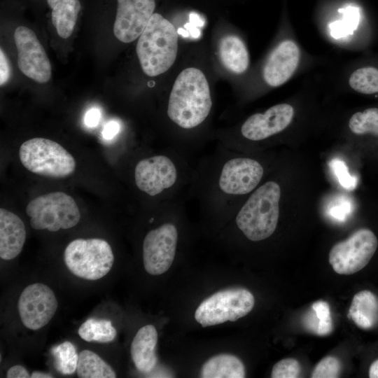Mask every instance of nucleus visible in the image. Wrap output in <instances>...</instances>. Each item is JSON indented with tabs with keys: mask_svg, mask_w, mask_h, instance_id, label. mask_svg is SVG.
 Listing matches in <instances>:
<instances>
[{
	"mask_svg": "<svg viewBox=\"0 0 378 378\" xmlns=\"http://www.w3.org/2000/svg\"><path fill=\"white\" fill-rule=\"evenodd\" d=\"M338 12L342 15L341 20L329 24L330 36L335 39L353 34L360 20V13L357 7L349 6L340 8Z\"/></svg>",
	"mask_w": 378,
	"mask_h": 378,
	"instance_id": "obj_27",
	"label": "nucleus"
},
{
	"mask_svg": "<svg viewBox=\"0 0 378 378\" xmlns=\"http://www.w3.org/2000/svg\"><path fill=\"white\" fill-rule=\"evenodd\" d=\"M136 54L145 74L156 76L167 71L176 60L178 35L175 27L155 13L139 36Z\"/></svg>",
	"mask_w": 378,
	"mask_h": 378,
	"instance_id": "obj_2",
	"label": "nucleus"
},
{
	"mask_svg": "<svg viewBox=\"0 0 378 378\" xmlns=\"http://www.w3.org/2000/svg\"><path fill=\"white\" fill-rule=\"evenodd\" d=\"M10 67L8 60L2 48L0 50V85L2 86L8 80Z\"/></svg>",
	"mask_w": 378,
	"mask_h": 378,
	"instance_id": "obj_33",
	"label": "nucleus"
},
{
	"mask_svg": "<svg viewBox=\"0 0 378 378\" xmlns=\"http://www.w3.org/2000/svg\"><path fill=\"white\" fill-rule=\"evenodd\" d=\"M120 125L116 121H110L104 127L102 135L105 139H113L119 132Z\"/></svg>",
	"mask_w": 378,
	"mask_h": 378,
	"instance_id": "obj_36",
	"label": "nucleus"
},
{
	"mask_svg": "<svg viewBox=\"0 0 378 378\" xmlns=\"http://www.w3.org/2000/svg\"><path fill=\"white\" fill-rule=\"evenodd\" d=\"M264 174L262 166L248 158H232L223 166L218 185L227 195H246L256 188Z\"/></svg>",
	"mask_w": 378,
	"mask_h": 378,
	"instance_id": "obj_12",
	"label": "nucleus"
},
{
	"mask_svg": "<svg viewBox=\"0 0 378 378\" xmlns=\"http://www.w3.org/2000/svg\"><path fill=\"white\" fill-rule=\"evenodd\" d=\"M26 213L34 229L50 232L73 227L80 219L75 200L63 192H52L34 198L27 204Z\"/></svg>",
	"mask_w": 378,
	"mask_h": 378,
	"instance_id": "obj_6",
	"label": "nucleus"
},
{
	"mask_svg": "<svg viewBox=\"0 0 378 378\" xmlns=\"http://www.w3.org/2000/svg\"><path fill=\"white\" fill-rule=\"evenodd\" d=\"M6 377L8 378H29L31 374L22 365H16L9 368L7 371Z\"/></svg>",
	"mask_w": 378,
	"mask_h": 378,
	"instance_id": "obj_34",
	"label": "nucleus"
},
{
	"mask_svg": "<svg viewBox=\"0 0 378 378\" xmlns=\"http://www.w3.org/2000/svg\"><path fill=\"white\" fill-rule=\"evenodd\" d=\"M79 336L86 342L107 343L116 337V330L108 320L89 318L78 329Z\"/></svg>",
	"mask_w": 378,
	"mask_h": 378,
	"instance_id": "obj_24",
	"label": "nucleus"
},
{
	"mask_svg": "<svg viewBox=\"0 0 378 378\" xmlns=\"http://www.w3.org/2000/svg\"><path fill=\"white\" fill-rule=\"evenodd\" d=\"M369 377L378 378V359L375 360L370 366Z\"/></svg>",
	"mask_w": 378,
	"mask_h": 378,
	"instance_id": "obj_37",
	"label": "nucleus"
},
{
	"mask_svg": "<svg viewBox=\"0 0 378 378\" xmlns=\"http://www.w3.org/2000/svg\"><path fill=\"white\" fill-rule=\"evenodd\" d=\"M158 332L153 325L141 328L135 335L130 347L132 359L136 369L142 372L152 371L158 362L155 347Z\"/></svg>",
	"mask_w": 378,
	"mask_h": 378,
	"instance_id": "obj_18",
	"label": "nucleus"
},
{
	"mask_svg": "<svg viewBox=\"0 0 378 378\" xmlns=\"http://www.w3.org/2000/svg\"><path fill=\"white\" fill-rule=\"evenodd\" d=\"M19 157L27 169L40 176L64 178L76 169L72 155L48 139L33 138L24 141L20 148Z\"/></svg>",
	"mask_w": 378,
	"mask_h": 378,
	"instance_id": "obj_4",
	"label": "nucleus"
},
{
	"mask_svg": "<svg viewBox=\"0 0 378 378\" xmlns=\"http://www.w3.org/2000/svg\"><path fill=\"white\" fill-rule=\"evenodd\" d=\"M349 127L357 135L378 136V108H369L355 113L349 119Z\"/></svg>",
	"mask_w": 378,
	"mask_h": 378,
	"instance_id": "obj_29",
	"label": "nucleus"
},
{
	"mask_svg": "<svg viewBox=\"0 0 378 378\" xmlns=\"http://www.w3.org/2000/svg\"><path fill=\"white\" fill-rule=\"evenodd\" d=\"M100 118V111L95 108H91L85 114V123L90 127H95L98 125Z\"/></svg>",
	"mask_w": 378,
	"mask_h": 378,
	"instance_id": "obj_35",
	"label": "nucleus"
},
{
	"mask_svg": "<svg viewBox=\"0 0 378 378\" xmlns=\"http://www.w3.org/2000/svg\"><path fill=\"white\" fill-rule=\"evenodd\" d=\"M377 246V238L372 230L359 229L332 247L329 252V262L339 274H354L368 264Z\"/></svg>",
	"mask_w": 378,
	"mask_h": 378,
	"instance_id": "obj_8",
	"label": "nucleus"
},
{
	"mask_svg": "<svg viewBox=\"0 0 378 378\" xmlns=\"http://www.w3.org/2000/svg\"><path fill=\"white\" fill-rule=\"evenodd\" d=\"M350 87L365 94L378 93V69L365 66L355 70L349 77Z\"/></svg>",
	"mask_w": 378,
	"mask_h": 378,
	"instance_id": "obj_28",
	"label": "nucleus"
},
{
	"mask_svg": "<svg viewBox=\"0 0 378 378\" xmlns=\"http://www.w3.org/2000/svg\"><path fill=\"white\" fill-rule=\"evenodd\" d=\"M26 239L23 221L13 212L0 209V257L12 260L22 251Z\"/></svg>",
	"mask_w": 378,
	"mask_h": 378,
	"instance_id": "obj_17",
	"label": "nucleus"
},
{
	"mask_svg": "<svg viewBox=\"0 0 378 378\" xmlns=\"http://www.w3.org/2000/svg\"><path fill=\"white\" fill-rule=\"evenodd\" d=\"M113 34L122 43L136 40L143 32L155 8V0H117Z\"/></svg>",
	"mask_w": 378,
	"mask_h": 378,
	"instance_id": "obj_14",
	"label": "nucleus"
},
{
	"mask_svg": "<svg viewBox=\"0 0 378 378\" xmlns=\"http://www.w3.org/2000/svg\"><path fill=\"white\" fill-rule=\"evenodd\" d=\"M31 378H52V376L48 373L34 371L31 374Z\"/></svg>",
	"mask_w": 378,
	"mask_h": 378,
	"instance_id": "obj_38",
	"label": "nucleus"
},
{
	"mask_svg": "<svg viewBox=\"0 0 378 378\" xmlns=\"http://www.w3.org/2000/svg\"><path fill=\"white\" fill-rule=\"evenodd\" d=\"M330 164L341 186L348 190L353 189L356 184L355 178L349 173L348 167L344 162L334 159Z\"/></svg>",
	"mask_w": 378,
	"mask_h": 378,
	"instance_id": "obj_32",
	"label": "nucleus"
},
{
	"mask_svg": "<svg viewBox=\"0 0 378 378\" xmlns=\"http://www.w3.org/2000/svg\"><path fill=\"white\" fill-rule=\"evenodd\" d=\"M301 371L299 362L294 358H284L278 361L272 368V378H295Z\"/></svg>",
	"mask_w": 378,
	"mask_h": 378,
	"instance_id": "obj_31",
	"label": "nucleus"
},
{
	"mask_svg": "<svg viewBox=\"0 0 378 378\" xmlns=\"http://www.w3.org/2000/svg\"><path fill=\"white\" fill-rule=\"evenodd\" d=\"M280 197V186L274 181L266 182L251 194L235 218L247 239L258 241L274 233L279 217Z\"/></svg>",
	"mask_w": 378,
	"mask_h": 378,
	"instance_id": "obj_3",
	"label": "nucleus"
},
{
	"mask_svg": "<svg viewBox=\"0 0 378 378\" xmlns=\"http://www.w3.org/2000/svg\"><path fill=\"white\" fill-rule=\"evenodd\" d=\"M245 367L237 356L229 354H220L209 358L202 366V378H243Z\"/></svg>",
	"mask_w": 378,
	"mask_h": 378,
	"instance_id": "obj_20",
	"label": "nucleus"
},
{
	"mask_svg": "<svg viewBox=\"0 0 378 378\" xmlns=\"http://www.w3.org/2000/svg\"><path fill=\"white\" fill-rule=\"evenodd\" d=\"M212 106L209 85L203 72L194 67L183 70L170 92L167 115L176 125L192 129L208 116Z\"/></svg>",
	"mask_w": 378,
	"mask_h": 378,
	"instance_id": "obj_1",
	"label": "nucleus"
},
{
	"mask_svg": "<svg viewBox=\"0 0 378 378\" xmlns=\"http://www.w3.org/2000/svg\"><path fill=\"white\" fill-rule=\"evenodd\" d=\"M348 317L362 329H370L378 320V299L370 290H361L353 298Z\"/></svg>",
	"mask_w": 378,
	"mask_h": 378,
	"instance_id": "obj_19",
	"label": "nucleus"
},
{
	"mask_svg": "<svg viewBox=\"0 0 378 378\" xmlns=\"http://www.w3.org/2000/svg\"><path fill=\"white\" fill-rule=\"evenodd\" d=\"M300 59V50L295 42L286 40L272 52L264 67L263 77L272 87L286 83L295 72Z\"/></svg>",
	"mask_w": 378,
	"mask_h": 378,
	"instance_id": "obj_16",
	"label": "nucleus"
},
{
	"mask_svg": "<svg viewBox=\"0 0 378 378\" xmlns=\"http://www.w3.org/2000/svg\"><path fill=\"white\" fill-rule=\"evenodd\" d=\"M219 55L224 66L234 73L241 74L248 68V50L244 42L236 36L228 35L221 39Z\"/></svg>",
	"mask_w": 378,
	"mask_h": 378,
	"instance_id": "obj_22",
	"label": "nucleus"
},
{
	"mask_svg": "<svg viewBox=\"0 0 378 378\" xmlns=\"http://www.w3.org/2000/svg\"><path fill=\"white\" fill-rule=\"evenodd\" d=\"M64 261L75 276L97 280L109 272L114 262V255L110 244L104 239H76L66 247Z\"/></svg>",
	"mask_w": 378,
	"mask_h": 378,
	"instance_id": "obj_5",
	"label": "nucleus"
},
{
	"mask_svg": "<svg viewBox=\"0 0 378 378\" xmlns=\"http://www.w3.org/2000/svg\"><path fill=\"white\" fill-rule=\"evenodd\" d=\"M80 378H115L114 370L100 356L90 350L79 353L76 368Z\"/></svg>",
	"mask_w": 378,
	"mask_h": 378,
	"instance_id": "obj_23",
	"label": "nucleus"
},
{
	"mask_svg": "<svg viewBox=\"0 0 378 378\" xmlns=\"http://www.w3.org/2000/svg\"><path fill=\"white\" fill-rule=\"evenodd\" d=\"M255 298L248 290L234 287L219 290L201 302L195 318L202 327L235 321L253 308Z\"/></svg>",
	"mask_w": 378,
	"mask_h": 378,
	"instance_id": "obj_7",
	"label": "nucleus"
},
{
	"mask_svg": "<svg viewBox=\"0 0 378 378\" xmlns=\"http://www.w3.org/2000/svg\"><path fill=\"white\" fill-rule=\"evenodd\" d=\"M177 241V229L172 223L162 224L147 233L143 242V262L149 274L160 275L170 268Z\"/></svg>",
	"mask_w": 378,
	"mask_h": 378,
	"instance_id": "obj_9",
	"label": "nucleus"
},
{
	"mask_svg": "<svg viewBox=\"0 0 378 378\" xmlns=\"http://www.w3.org/2000/svg\"><path fill=\"white\" fill-rule=\"evenodd\" d=\"M293 115L294 109L290 104H276L264 113H255L247 118L241 127V134L251 141L267 139L286 128Z\"/></svg>",
	"mask_w": 378,
	"mask_h": 378,
	"instance_id": "obj_15",
	"label": "nucleus"
},
{
	"mask_svg": "<svg viewBox=\"0 0 378 378\" xmlns=\"http://www.w3.org/2000/svg\"><path fill=\"white\" fill-rule=\"evenodd\" d=\"M51 8L52 22L58 35L69 38L74 31L79 11L81 8L78 0H47Z\"/></svg>",
	"mask_w": 378,
	"mask_h": 378,
	"instance_id": "obj_21",
	"label": "nucleus"
},
{
	"mask_svg": "<svg viewBox=\"0 0 378 378\" xmlns=\"http://www.w3.org/2000/svg\"><path fill=\"white\" fill-rule=\"evenodd\" d=\"M312 314L307 316L306 325L320 336L329 335L332 330L330 309L326 301L318 300L312 305Z\"/></svg>",
	"mask_w": 378,
	"mask_h": 378,
	"instance_id": "obj_25",
	"label": "nucleus"
},
{
	"mask_svg": "<svg viewBox=\"0 0 378 378\" xmlns=\"http://www.w3.org/2000/svg\"><path fill=\"white\" fill-rule=\"evenodd\" d=\"M54 366L62 374L69 375L76 371L78 355L74 345L66 341L51 349Z\"/></svg>",
	"mask_w": 378,
	"mask_h": 378,
	"instance_id": "obj_26",
	"label": "nucleus"
},
{
	"mask_svg": "<svg viewBox=\"0 0 378 378\" xmlns=\"http://www.w3.org/2000/svg\"><path fill=\"white\" fill-rule=\"evenodd\" d=\"M134 179L138 188L155 196L172 188L177 180V170L173 161L162 155L140 160L135 167Z\"/></svg>",
	"mask_w": 378,
	"mask_h": 378,
	"instance_id": "obj_13",
	"label": "nucleus"
},
{
	"mask_svg": "<svg viewBox=\"0 0 378 378\" xmlns=\"http://www.w3.org/2000/svg\"><path fill=\"white\" fill-rule=\"evenodd\" d=\"M14 41L20 71L37 83H47L52 74L51 64L34 31L19 26L15 30Z\"/></svg>",
	"mask_w": 378,
	"mask_h": 378,
	"instance_id": "obj_10",
	"label": "nucleus"
},
{
	"mask_svg": "<svg viewBox=\"0 0 378 378\" xmlns=\"http://www.w3.org/2000/svg\"><path fill=\"white\" fill-rule=\"evenodd\" d=\"M58 307L57 298L50 287L36 283L27 286L21 293L18 308L23 325L38 330L52 319Z\"/></svg>",
	"mask_w": 378,
	"mask_h": 378,
	"instance_id": "obj_11",
	"label": "nucleus"
},
{
	"mask_svg": "<svg viewBox=\"0 0 378 378\" xmlns=\"http://www.w3.org/2000/svg\"><path fill=\"white\" fill-rule=\"evenodd\" d=\"M341 372V363L334 356H328L321 359L312 371V378L338 377Z\"/></svg>",
	"mask_w": 378,
	"mask_h": 378,
	"instance_id": "obj_30",
	"label": "nucleus"
}]
</instances>
